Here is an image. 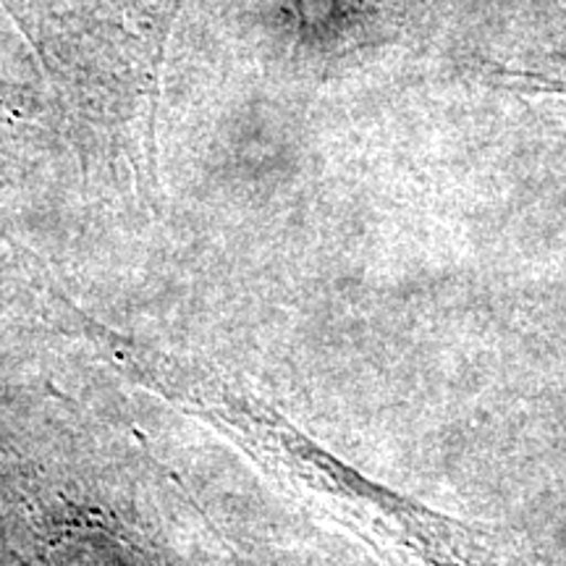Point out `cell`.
Segmentation results:
<instances>
[{"instance_id": "1", "label": "cell", "mask_w": 566, "mask_h": 566, "mask_svg": "<svg viewBox=\"0 0 566 566\" xmlns=\"http://www.w3.org/2000/svg\"><path fill=\"white\" fill-rule=\"evenodd\" d=\"M506 87H516L520 92H554L566 95V59H548L537 66H522L516 71L501 74Z\"/></svg>"}]
</instances>
